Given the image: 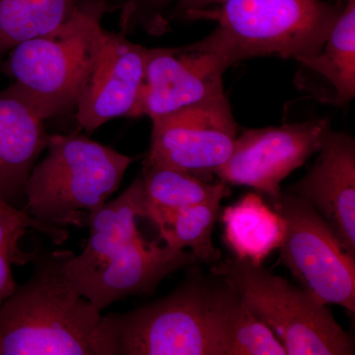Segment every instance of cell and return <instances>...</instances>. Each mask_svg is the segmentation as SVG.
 <instances>
[{"label":"cell","mask_w":355,"mask_h":355,"mask_svg":"<svg viewBox=\"0 0 355 355\" xmlns=\"http://www.w3.org/2000/svg\"><path fill=\"white\" fill-rule=\"evenodd\" d=\"M240 303L227 277L191 275L165 297L103 316L100 355H226Z\"/></svg>","instance_id":"6da1fadb"},{"label":"cell","mask_w":355,"mask_h":355,"mask_svg":"<svg viewBox=\"0 0 355 355\" xmlns=\"http://www.w3.org/2000/svg\"><path fill=\"white\" fill-rule=\"evenodd\" d=\"M69 254L34 252L31 277L0 305V355H100L102 312L67 277Z\"/></svg>","instance_id":"7a4b0ae2"},{"label":"cell","mask_w":355,"mask_h":355,"mask_svg":"<svg viewBox=\"0 0 355 355\" xmlns=\"http://www.w3.org/2000/svg\"><path fill=\"white\" fill-rule=\"evenodd\" d=\"M109 0H83L53 31L16 44L0 62V73L43 120L76 110L99 58L102 20Z\"/></svg>","instance_id":"3957f363"},{"label":"cell","mask_w":355,"mask_h":355,"mask_svg":"<svg viewBox=\"0 0 355 355\" xmlns=\"http://www.w3.org/2000/svg\"><path fill=\"white\" fill-rule=\"evenodd\" d=\"M207 13L216 29L198 48L227 67L252 58L279 55L296 62L316 57L342 8L323 0H221Z\"/></svg>","instance_id":"277c9868"},{"label":"cell","mask_w":355,"mask_h":355,"mask_svg":"<svg viewBox=\"0 0 355 355\" xmlns=\"http://www.w3.org/2000/svg\"><path fill=\"white\" fill-rule=\"evenodd\" d=\"M25 187L28 214L49 227L86 225L118 190L133 159L81 135H50Z\"/></svg>","instance_id":"5b68a950"},{"label":"cell","mask_w":355,"mask_h":355,"mask_svg":"<svg viewBox=\"0 0 355 355\" xmlns=\"http://www.w3.org/2000/svg\"><path fill=\"white\" fill-rule=\"evenodd\" d=\"M210 272L230 279L245 305L273 331L287 355H354V336L327 305L261 265L233 259Z\"/></svg>","instance_id":"8992f818"},{"label":"cell","mask_w":355,"mask_h":355,"mask_svg":"<svg viewBox=\"0 0 355 355\" xmlns=\"http://www.w3.org/2000/svg\"><path fill=\"white\" fill-rule=\"evenodd\" d=\"M198 261L191 252L147 242L135 224L108 239H88L70 258L67 277L102 312L121 299L151 293L168 275Z\"/></svg>","instance_id":"52a82bcc"},{"label":"cell","mask_w":355,"mask_h":355,"mask_svg":"<svg viewBox=\"0 0 355 355\" xmlns=\"http://www.w3.org/2000/svg\"><path fill=\"white\" fill-rule=\"evenodd\" d=\"M272 209L282 216V261L299 286L324 304L355 312V259L345 252L316 210L282 191Z\"/></svg>","instance_id":"ba28073f"},{"label":"cell","mask_w":355,"mask_h":355,"mask_svg":"<svg viewBox=\"0 0 355 355\" xmlns=\"http://www.w3.org/2000/svg\"><path fill=\"white\" fill-rule=\"evenodd\" d=\"M146 160L200 178L230 157L238 128L226 95L153 119Z\"/></svg>","instance_id":"9c48e42d"},{"label":"cell","mask_w":355,"mask_h":355,"mask_svg":"<svg viewBox=\"0 0 355 355\" xmlns=\"http://www.w3.org/2000/svg\"><path fill=\"white\" fill-rule=\"evenodd\" d=\"M330 130L323 119L244 130L214 174L224 184L250 187L275 202L282 181L320 150Z\"/></svg>","instance_id":"30bf717a"},{"label":"cell","mask_w":355,"mask_h":355,"mask_svg":"<svg viewBox=\"0 0 355 355\" xmlns=\"http://www.w3.org/2000/svg\"><path fill=\"white\" fill-rule=\"evenodd\" d=\"M220 58L191 44L180 48L147 49L146 73L130 118L150 120L224 95Z\"/></svg>","instance_id":"8fae6325"},{"label":"cell","mask_w":355,"mask_h":355,"mask_svg":"<svg viewBox=\"0 0 355 355\" xmlns=\"http://www.w3.org/2000/svg\"><path fill=\"white\" fill-rule=\"evenodd\" d=\"M147 49L123 33L103 32L99 58L76 108V120L93 132L107 121L130 118L146 73Z\"/></svg>","instance_id":"7c38bea8"},{"label":"cell","mask_w":355,"mask_h":355,"mask_svg":"<svg viewBox=\"0 0 355 355\" xmlns=\"http://www.w3.org/2000/svg\"><path fill=\"white\" fill-rule=\"evenodd\" d=\"M317 153L314 165L288 191L316 210L355 259L354 139L331 128Z\"/></svg>","instance_id":"4fadbf2b"},{"label":"cell","mask_w":355,"mask_h":355,"mask_svg":"<svg viewBox=\"0 0 355 355\" xmlns=\"http://www.w3.org/2000/svg\"><path fill=\"white\" fill-rule=\"evenodd\" d=\"M49 139L29 102L11 85L0 90V202L24 205L26 183Z\"/></svg>","instance_id":"5bb4252c"},{"label":"cell","mask_w":355,"mask_h":355,"mask_svg":"<svg viewBox=\"0 0 355 355\" xmlns=\"http://www.w3.org/2000/svg\"><path fill=\"white\" fill-rule=\"evenodd\" d=\"M294 83L324 104L343 106L355 96V0H345L316 57L299 60Z\"/></svg>","instance_id":"9a60e30c"},{"label":"cell","mask_w":355,"mask_h":355,"mask_svg":"<svg viewBox=\"0 0 355 355\" xmlns=\"http://www.w3.org/2000/svg\"><path fill=\"white\" fill-rule=\"evenodd\" d=\"M224 238L236 258L261 265L284 234L282 216L257 193H248L222 214Z\"/></svg>","instance_id":"2e32d148"},{"label":"cell","mask_w":355,"mask_h":355,"mask_svg":"<svg viewBox=\"0 0 355 355\" xmlns=\"http://www.w3.org/2000/svg\"><path fill=\"white\" fill-rule=\"evenodd\" d=\"M144 186V217L156 227L180 210L226 196L227 184H211L189 173L162 167L146 159L140 175Z\"/></svg>","instance_id":"e0dca14e"},{"label":"cell","mask_w":355,"mask_h":355,"mask_svg":"<svg viewBox=\"0 0 355 355\" xmlns=\"http://www.w3.org/2000/svg\"><path fill=\"white\" fill-rule=\"evenodd\" d=\"M83 0H0V62L16 44L53 31Z\"/></svg>","instance_id":"ac0fdd59"},{"label":"cell","mask_w":355,"mask_h":355,"mask_svg":"<svg viewBox=\"0 0 355 355\" xmlns=\"http://www.w3.org/2000/svg\"><path fill=\"white\" fill-rule=\"evenodd\" d=\"M224 197L217 196L180 210L163 222L157 228L165 244L177 250L190 248L198 261L216 263L220 254L211 236Z\"/></svg>","instance_id":"d6986e66"},{"label":"cell","mask_w":355,"mask_h":355,"mask_svg":"<svg viewBox=\"0 0 355 355\" xmlns=\"http://www.w3.org/2000/svg\"><path fill=\"white\" fill-rule=\"evenodd\" d=\"M28 229L49 236L53 243L60 242L64 238L62 229L43 225L25 209L0 203V305L17 286L13 277L12 265L24 266L32 261L34 256V252H23L19 245Z\"/></svg>","instance_id":"ffe728a7"},{"label":"cell","mask_w":355,"mask_h":355,"mask_svg":"<svg viewBox=\"0 0 355 355\" xmlns=\"http://www.w3.org/2000/svg\"><path fill=\"white\" fill-rule=\"evenodd\" d=\"M226 355H287L273 331L240 303L229 328Z\"/></svg>","instance_id":"44dd1931"},{"label":"cell","mask_w":355,"mask_h":355,"mask_svg":"<svg viewBox=\"0 0 355 355\" xmlns=\"http://www.w3.org/2000/svg\"><path fill=\"white\" fill-rule=\"evenodd\" d=\"M172 2H175V0H130L125 4V10H123V23L125 25H128L130 21L135 19L139 10L144 8L146 10L153 11L156 29L164 27L166 22L160 10L166 8Z\"/></svg>","instance_id":"7402d4cb"},{"label":"cell","mask_w":355,"mask_h":355,"mask_svg":"<svg viewBox=\"0 0 355 355\" xmlns=\"http://www.w3.org/2000/svg\"><path fill=\"white\" fill-rule=\"evenodd\" d=\"M221 0H175L174 16L184 19H195L196 15L203 9L214 4H218Z\"/></svg>","instance_id":"603a6c76"},{"label":"cell","mask_w":355,"mask_h":355,"mask_svg":"<svg viewBox=\"0 0 355 355\" xmlns=\"http://www.w3.org/2000/svg\"><path fill=\"white\" fill-rule=\"evenodd\" d=\"M0 203H2V202H0ZM4 205H6V203H4Z\"/></svg>","instance_id":"cb8c5ba5"}]
</instances>
